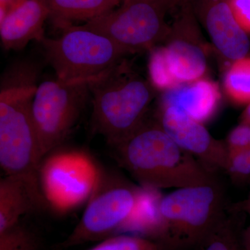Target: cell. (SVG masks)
<instances>
[{
  "label": "cell",
  "mask_w": 250,
  "mask_h": 250,
  "mask_svg": "<svg viewBox=\"0 0 250 250\" xmlns=\"http://www.w3.org/2000/svg\"><path fill=\"white\" fill-rule=\"evenodd\" d=\"M35 72L23 66L1 82L0 166L6 176L24 182L38 207L45 204L40 184L42 156L31 105L37 87Z\"/></svg>",
  "instance_id": "1"
},
{
  "label": "cell",
  "mask_w": 250,
  "mask_h": 250,
  "mask_svg": "<svg viewBox=\"0 0 250 250\" xmlns=\"http://www.w3.org/2000/svg\"><path fill=\"white\" fill-rule=\"evenodd\" d=\"M122 167L146 188H181L213 183L216 174L182 149L159 123L145 122L112 147Z\"/></svg>",
  "instance_id": "2"
},
{
  "label": "cell",
  "mask_w": 250,
  "mask_h": 250,
  "mask_svg": "<svg viewBox=\"0 0 250 250\" xmlns=\"http://www.w3.org/2000/svg\"><path fill=\"white\" fill-rule=\"evenodd\" d=\"M220 181L175 189L159 199L155 236L165 250L197 249L226 218Z\"/></svg>",
  "instance_id": "3"
},
{
  "label": "cell",
  "mask_w": 250,
  "mask_h": 250,
  "mask_svg": "<svg viewBox=\"0 0 250 250\" xmlns=\"http://www.w3.org/2000/svg\"><path fill=\"white\" fill-rule=\"evenodd\" d=\"M89 86L94 129L111 147L127 139L145 123L154 92L124 60L91 81Z\"/></svg>",
  "instance_id": "4"
},
{
  "label": "cell",
  "mask_w": 250,
  "mask_h": 250,
  "mask_svg": "<svg viewBox=\"0 0 250 250\" xmlns=\"http://www.w3.org/2000/svg\"><path fill=\"white\" fill-rule=\"evenodd\" d=\"M58 39L40 41L46 57L57 75L65 82H91L111 70L130 54L106 36L81 26L62 27Z\"/></svg>",
  "instance_id": "5"
},
{
  "label": "cell",
  "mask_w": 250,
  "mask_h": 250,
  "mask_svg": "<svg viewBox=\"0 0 250 250\" xmlns=\"http://www.w3.org/2000/svg\"><path fill=\"white\" fill-rule=\"evenodd\" d=\"M144 192L117 176L99 177L80 221L65 241V250L98 241L124 227L132 216Z\"/></svg>",
  "instance_id": "6"
},
{
  "label": "cell",
  "mask_w": 250,
  "mask_h": 250,
  "mask_svg": "<svg viewBox=\"0 0 250 250\" xmlns=\"http://www.w3.org/2000/svg\"><path fill=\"white\" fill-rule=\"evenodd\" d=\"M172 0H123L119 7L88 21L82 27L106 36L130 54L150 48L170 34L166 13Z\"/></svg>",
  "instance_id": "7"
},
{
  "label": "cell",
  "mask_w": 250,
  "mask_h": 250,
  "mask_svg": "<svg viewBox=\"0 0 250 250\" xmlns=\"http://www.w3.org/2000/svg\"><path fill=\"white\" fill-rule=\"evenodd\" d=\"M90 82L48 80L38 85L31 113L42 156L67 137L84 108Z\"/></svg>",
  "instance_id": "8"
},
{
  "label": "cell",
  "mask_w": 250,
  "mask_h": 250,
  "mask_svg": "<svg viewBox=\"0 0 250 250\" xmlns=\"http://www.w3.org/2000/svg\"><path fill=\"white\" fill-rule=\"evenodd\" d=\"M161 127L182 149L193 156L210 172H226L227 145L212 137L202 123L195 121L174 106L162 108Z\"/></svg>",
  "instance_id": "9"
},
{
  "label": "cell",
  "mask_w": 250,
  "mask_h": 250,
  "mask_svg": "<svg viewBox=\"0 0 250 250\" xmlns=\"http://www.w3.org/2000/svg\"><path fill=\"white\" fill-rule=\"evenodd\" d=\"M192 6L222 55L234 62L246 57L250 48L248 34L237 22L228 0H195Z\"/></svg>",
  "instance_id": "10"
},
{
  "label": "cell",
  "mask_w": 250,
  "mask_h": 250,
  "mask_svg": "<svg viewBox=\"0 0 250 250\" xmlns=\"http://www.w3.org/2000/svg\"><path fill=\"white\" fill-rule=\"evenodd\" d=\"M49 16L44 0H14L1 18L0 36L6 49H22L30 41L45 36L43 24Z\"/></svg>",
  "instance_id": "11"
},
{
  "label": "cell",
  "mask_w": 250,
  "mask_h": 250,
  "mask_svg": "<svg viewBox=\"0 0 250 250\" xmlns=\"http://www.w3.org/2000/svg\"><path fill=\"white\" fill-rule=\"evenodd\" d=\"M220 89L211 81L200 80L167 90L163 107L174 106L204 124L215 114L220 104Z\"/></svg>",
  "instance_id": "12"
},
{
  "label": "cell",
  "mask_w": 250,
  "mask_h": 250,
  "mask_svg": "<svg viewBox=\"0 0 250 250\" xmlns=\"http://www.w3.org/2000/svg\"><path fill=\"white\" fill-rule=\"evenodd\" d=\"M163 50L175 88L202 79L207 70V59L197 44L187 39H176Z\"/></svg>",
  "instance_id": "13"
},
{
  "label": "cell",
  "mask_w": 250,
  "mask_h": 250,
  "mask_svg": "<svg viewBox=\"0 0 250 250\" xmlns=\"http://www.w3.org/2000/svg\"><path fill=\"white\" fill-rule=\"evenodd\" d=\"M39 208L27 184L16 177L0 180V233L19 224L21 217Z\"/></svg>",
  "instance_id": "14"
},
{
  "label": "cell",
  "mask_w": 250,
  "mask_h": 250,
  "mask_svg": "<svg viewBox=\"0 0 250 250\" xmlns=\"http://www.w3.org/2000/svg\"><path fill=\"white\" fill-rule=\"evenodd\" d=\"M51 16L60 27L72 21H91L114 9L123 0H44Z\"/></svg>",
  "instance_id": "15"
},
{
  "label": "cell",
  "mask_w": 250,
  "mask_h": 250,
  "mask_svg": "<svg viewBox=\"0 0 250 250\" xmlns=\"http://www.w3.org/2000/svg\"><path fill=\"white\" fill-rule=\"evenodd\" d=\"M224 86L229 98L235 103L250 104V57L233 62L225 75Z\"/></svg>",
  "instance_id": "16"
},
{
  "label": "cell",
  "mask_w": 250,
  "mask_h": 250,
  "mask_svg": "<svg viewBox=\"0 0 250 250\" xmlns=\"http://www.w3.org/2000/svg\"><path fill=\"white\" fill-rule=\"evenodd\" d=\"M238 215L228 213L214 232L198 250H243Z\"/></svg>",
  "instance_id": "17"
},
{
  "label": "cell",
  "mask_w": 250,
  "mask_h": 250,
  "mask_svg": "<svg viewBox=\"0 0 250 250\" xmlns=\"http://www.w3.org/2000/svg\"><path fill=\"white\" fill-rule=\"evenodd\" d=\"M89 250H165L153 240L140 236H118L108 238Z\"/></svg>",
  "instance_id": "18"
},
{
  "label": "cell",
  "mask_w": 250,
  "mask_h": 250,
  "mask_svg": "<svg viewBox=\"0 0 250 250\" xmlns=\"http://www.w3.org/2000/svg\"><path fill=\"white\" fill-rule=\"evenodd\" d=\"M0 250H39V246L36 236L18 224L0 233Z\"/></svg>",
  "instance_id": "19"
},
{
  "label": "cell",
  "mask_w": 250,
  "mask_h": 250,
  "mask_svg": "<svg viewBox=\"0 0 250 250\" xmlns=\"http://www.w3.org/2000/svg\"><path fill=\"white\" fill-rule=\"evenodd\" d=\"M149 73L151 82L155 88L166 90L175 88L166 65L162 47L152 52L149 59Z\"/></svg>",
  "instance_id": "20"
},
{
  "label": "cell",
  "mask_w": 250,
  "mask_h": 250,
  "mask_svg": "<svg viewBox=\"0 0 250 250\" xmlns=\"http://www.w3.org/2000/svg\"><path fill=\"white\" fill-rule=\"evenodd\" d=\"M229 153L227 172L236 180L250 176V147Z\"/></svg>",
  "instance_id": "21"
},
{
  "label": "cell",
  "mask_w": 250,
  "mask_h": 250,
  "mask_svg": "<svg viewBox=\"0 0 250 250\" xmlns=\"http://www.w3.org/2000/svg\"><path fill=\"white\" fill-rule=\"evenodd\" d=\"M228 152L250 147V125L242 124L232 130L226 143Z\"/></svg>",
  "instance_id": "22"
},
{
  "label": "cell",
  "mask_w": 250,
  "mask_h": 250,
  "mask_svg": "<svg viewBox=\"0 0 250 250\" xmlns=\"http://www.w3.org/2000/svg\"><path fill=\"white\" fill-rule=\"evenodd\" d=\"M228 2L237 22L250 34V0H228Z\"/></svg>",
  "instance_id": "23"
},
{
  "label": "cell",
  "mask_w": 250,
  "mask_h": 250,
  "mask_svg": "<svg viewBox=\"0 0 250 250\" xmlns=\"http://www.w3.org/2000/svg\"><path fill=\"white\" fill-rule=\"evenodd\" d=\"M241 241L243 250H250V223L242 231Z\"/></svg>",
  "instance_id": "24"
},
{
  "label": "cell",
  "mask_w": 250,
  "mask_h": 250,
  "mask_svg": "<svg viewBox=\"0 0 250 250\" xmlns=\"http://www.w3.org/2000/svg\"><path fill=\"white\" fill-rule=\"evenodd\" d=\"M238 209L241 210V211H246L250 214V192L248 198L238 206Z\"/></svg>",
  "instance_id": "25"
},
{
  "label": "cell",
  "mask_w": 250,
  "mask_h": 250,
  "mask_svg": "<svg viewBox=\"0 0 250 250\" xmlns=\"http://www.w3.org/2000/svg\"><path fill=\"white\" fill-rule=\"evenodd\" d=\"M242 124L250 125V104L247 106L241 117Z\"/></svg>",
  "instance_id": "26"
},
{
  "label": "cell",
  "mask_w": 250,
  "mask_h": 250,
  "mask_svg": "<svg viewBox=\"0 0 250 250\" xmlns=\"http://www.w3.org/2000/svg\"><path fill=\"white\" fill-rule=\"evenodd\" d=\"M172 1H176L178 4H182L185 0H172Z\"/></svg>",
  "instance_id": "27"
}]
</instances>
